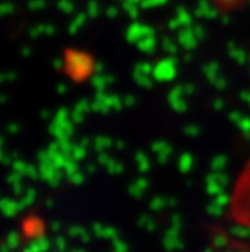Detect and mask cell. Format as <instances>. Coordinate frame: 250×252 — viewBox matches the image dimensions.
Listing matches in <instances>:
<instances>
[{"instance_id": "cell-1", "label": "cell", "mask_w": 250, "mask_h": 252, "mask_svg": "<svg viewBox=\"0 0 250 252\" xmlns=\"http://www.w3.org/2000/svg\"><path fill=\"white\" fill-rule=\"evenodd\" d=\"M228 216L232 223L250 231V158L232 185Z\"/></svg>"}]
</instances>
